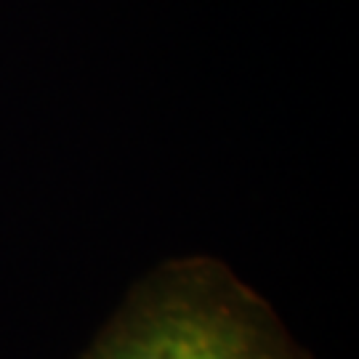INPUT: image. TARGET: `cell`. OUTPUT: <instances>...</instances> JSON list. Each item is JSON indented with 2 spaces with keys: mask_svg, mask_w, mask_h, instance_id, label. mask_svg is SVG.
<instances>
[{
  "mask_svg": "<svg viewBox=\"0 0 359 359\" xmlns=\"http://www.w3.org/2000/svg\"><path fill=\"white\" fill-rule=\"evenodd\" d=\"M80 359H309L269 301L216 258L168 261Z\"/></svg>",
  "mask_w": 359,
  "mask_h": 359,
  "instance_id": "1",
  "label": "cell"
}]
</instances>
